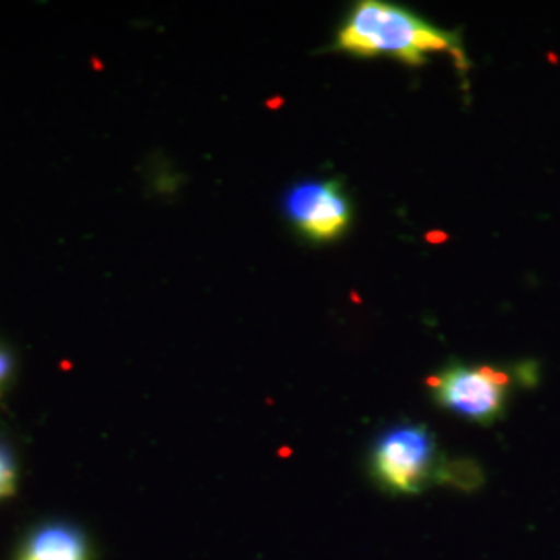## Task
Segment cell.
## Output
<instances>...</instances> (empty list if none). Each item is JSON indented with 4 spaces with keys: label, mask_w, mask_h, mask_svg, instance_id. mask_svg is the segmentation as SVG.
<instances>
[{
    "label": "cell",
    "mask_w": 560,
    "mask_h": 560,
    "mask_svg": "<svg viewBox=\"0 0 560 560\" xmlns=\"http://www.w3.org/2000/svg\"><path fill=\"white\" fill-rule=\"evenodd\" d=\"M9 372H11V358L4 351H0V384L7 381Z\"/></svg>",
    "instance_id": "7"
},
{
    "label": "cell",
    "mask_w": 560,
    "mask_h": 560,
    "mask_svg": "<svg viewBox=\"0 0 560 560\" xmlns=\"http://www.w3.org/2000/svg\"><path fill=\"white\" fill-rule=\"evenodd\" d=\"M15 486V463L11 453L0 444V499L9 497Z\"/></svg>",
    "instance_id": "6"
},
{
    "label": "cell",
    "mask_w": 560,
    "mask_h": 560,
    "mask_svg": "<svg viewBox=\"0 0 560 560\" xmlns=\"http://www.w3.org/2000/svg\"><path fill=\"white\" fill-rule=\"evenodd\" d=\"M444 460L425 425L402 423L374 444L372 474L386 492L418 494L434 481L441 483Z\"/></svg>",
    "instance_id": "2"
},
{
    "label": "cell",
    "mask_w": 560,
    "mask_h": 560,
    "mask_svg": "<svg viewBox=\"0 0 560 560\" xmlns=\"http://www.w3.org/2000/svg\"><path fill=\"white\" fill-rule=\"evenodd\" d=\"M430 390L444 409L488 425L504 411L509 376L488 365H448L430 378Z\"/></svg>",
    "instance_id": "3"
},
{
    "label": "cell",
    "mask_w": 560,
    "mask_h": 560,
    "mask_svg": "<svg viewBox=\"0 0 560 560\" xmlns=\"http://www.w3.org/2000/svg\"><path fill=\"white\" fill-rule=\"evenodd\" d=\"M20 560H88V544L69 525H48L27 541Z\"/></svg>",
    "instance_id": "5"
},
{
    "label": "cell",
    "mask_w": 560,
    "mask_h": 560,
    "mask_svg": "<svg viewBox=\"0 0 560 560\" xmlns=\"http://www.w3.org/2000/svg\"><path fill=\"white\" fill-rule=\"evenodd\" d=\"M287 219L312 241H332L351 221V203L337 180H305L284 198Z\"/></svg>",
    "instance_id": "4"
},
{
    "label": "cell",
    "mask_w": 560,
    "mask_h": 560,
    "mask_svg": "<svg viewBox=\"0 0 560 560\" xmlns=\"http://www.w3.org/2000/svg\"><path fill=\"white\" fill-rule=\"evenodd\" d=\"M337 48L353 57H386L409 65H421L434 52H448L463 69L469 65L457 34L382 0H363L351 9L337 34Z\"/></svg>",
    "instance_id": "1"
}]
</instances>
